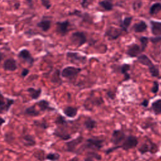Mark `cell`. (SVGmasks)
Returning a JSON list of instances; mask_svg holds the SVG:
<instances>
[{"mask_svg":"<svg viewBox=\"0 0 161 161\" xmlns=\"http://www.w3.org/2000/svg\"><path fill=\"white\" fill-rule=\"evenodd\" d=\"M160 85H161V84H160Z\"/></svg>","mask_w":161,"mask_h":161,"instance_id":"cell-48","label":"cell"},{"mask_svg":"<svg viewBox=\"0 0 161 161\" xmlns=\"http://www.w3.org/2000/svg\"><path fill=\"white\" fill-rule=\"evenodd\" d=\"M29 73V70L27 69H24L22 72V77H26Z\"/></svg>","mask_w":161,"mask_h":161,"instance_id":"cell-42","label":"cell"},{"mask_svg":"<svg viewBox=\"0 0 161 161\" xmlns=\"http://www.w3.org/2000/svg\"><path fill=\"white\" fill-rule=\"evenodd\" d=\"M4 29V27H0V33H1V32L2 31H3Z\"/></svg>","mask_w":161,"mask_h":161,"instance_id":"cell-47","label":"cell"},{"mask_svg":"<svg viewBox=\"0 0 161 161\" xmlns=\"http://www.w3.org/2000/svg\"><path fill=\"white\" fill-rule=\"evenodd\" d=\"M66 55L67 59L73 62L84 63L86 61V57L82 56L78 52H69L67 53Z\"/></svg>","mask_w":161,"mask_h":161,"instance_id":"cell-13","label":"cell"},{"mask_svg":"<svg viewBox=\"0 0 161 161\" xmlns=\"http://www.w3.org/2000/svg\"><path fill=\"white\" fill-rule=\"evenodd\" d=\"M149 73L152 77H158L159 76V69L154 66V67L149 69Z\"/></svg>","mask_w":161,"mask_h":161,"instance_id":"cell-35","label":"cell"},{"mask_svg":"<svg viewBox=\"0 0 161 161\" xmlns=\"http://www.w3.org/2000/svg\"><path fill=\"white\" fill-rule=\"evenodd\" d=\"M34 157L39 160H43L45 159V153L42 150H38L34 154Z\"/></svg>","mask_w":161,"mask_h":161,"instance_id":"cell-32","label":"cell"},{"mask_svg":"<svg viewBox=\"0 0 161 161\" xmlns=\"http://www.w3.org/2000/svg\"><path fill=\"white\" fill-rule=\"evenodd\" d=\"M34 124L35 125L38 126V127H42L43 129H46V128H47V125L46 124V121H38V120H36L34 122Z\"/></svg>","mask_w":161,"mask_h":161,"instance_id":"cell-37","label":"cell"},{"mask_svg":"<svg viewBox=\"0 0 161 161\" xmlns=\"http://www.w3.org/2000/svg\"><path fill=\"white\" fill-rule=\"evenodd\" d=\"M23 140H24V145L25 146L27 147H32L36 144V141L34 139V138L31 136L30 135L26 134L23 137Z\"/></svg>","mask_w":161,"mask_h":161,"instance_id":"cell-23","label":"cell"},{"mask_svg":"<svg viewBox=\"0 0 161 161\" xmlns=\"http://www.w3.org/2000/svg\"><path fill=\"white\" fill-rule=\"evenodd\" d=\"M151 108L156 115L161 114V99L154 101L152 103Z\"/></svg>","mask_w":161,"mask_h":161,"instance_id":"cell-24","label":"cell"},{"mask_svg":"<svg viewBox=\"0 0 161 161\" xmlns=\"http://www.w3.org/2000/svg\"><path fill=\"white\" fill-rule=\"evenodd\" d=\"M122 30L110 27L107 28L105 32V36L110 40H116L122 35Z\"/></svg>","mask_w":161,"mask_h":161,"instance_id":"cell-9","label":"cell"},{"mask_svg":"<svg viewBox=\"0 0 161 161\" xmlns=\"http://www.w3.org/2000/svg\"><path fill=\"white\" fill-rule=\"evenodd\" d=\"M151 41L153 43H159V42L161 41V37L159 36L157 37H152L151 38Z\"/></svg>","mask_w":161,"mask_h":161,"instance_id":"cell-40","label":"cell"},{"mask_svg":"<svg viewBox=\"0 0 161 161\" xmlns=\"http://www.w3.org/2000/svg\"><path fill=\"white\" fill-rule=\"evenodd\" d=\"M88 156L91 157L93 159H96L98 160H101V156L95 151H89L88 153Z\"/></svg>","mask_w":161,"mask_h":161,"instance_id":"cell-34","label":"cell"},{"mask_svg":"<svg viewBox=\"0 0 161 161\" xmlns=\"http://www.w3.org/2000/svg\"><path fill=\"white\" fill-rule=\"evenodd\" d=\"M120 72L122 74L124 75V78H125V81L130 79V75L128 73V70L130 69V65L128 64H125L124 65H122L120 67Z\"/></svg>","mask_w":161,"mask_h":161,"instance_id":"cell-25","label":"cell"},{"mask_svg":"<svg viewBox=\"0 0 161 161\" xmlns=\"http://www.w3.org/2000/svg\"><path fill=\"white\" fill-rule=\"evenodd\" d=\"M132 28L136 33H142L147 29V25L144 21H140L137 23L134 24Z\"/></svg>","mask_w":161,"mask_h":161,"instance_id":"cell-18","label":"cell"},{"mask_svg":"<svg viewBox=\"0 0 161 161\" xmlns=\"http://www.w3.org/2000/svg\"><path fill=\"white\" fill-rule=\"evenodd\" d=\"M159 83L157 81H154L153 84V86L152 88L151 91L153 93L156 94L159 91Z\"/></svg>","mask_w":161,"mask_h":161,"instance_id":"cell-38","label":"cell"},{"mask_svg":"<svg viewBox=\"0 0 161 161\" xmlns=\"http://www.w3.org/2000/svg\"><path fill=\"white\" fill-rule=\"evenodd\" d=\"M4 123H5V120L3 118H2L1 117H0V126L4 124Z\"/></svg>","mask_w":161,"mask_h":161,"instance_id":"cell-44","label":"cell"},{"mask_svg":"<svg viewBox=\"0 0 161 161\" xmlns=\"http://www.w3.org/2000/svg\"><path fill=\"white\" fill-rule=\"evenodd\" d=\"M69 22L66 20L64 22H58L56 23V32L62 36L65 35L69 31Z\"/></svg>","mask_w":161,"mask_h":161,"instance_id":"cell-10","label":"cell"},{"mask_svg":"<svg viewBox=\"0 0 161 161\" xmlns=\"http://www.w3.org/2000/svg\"><path fill=\"white\" fill-rule=\"evenodd\" d=\"M3 57H4V55L1 52H0V62H1L3 59Z\"/></svg>","mask_w":161,"mask_h":161,"instance_id":"cell-46","label":"cell"},{"mask_svg":"<svg viewBox=\"0 0 161 161\" xmlns=\"http://www.w3.org/2000/svg\"><path fill=\"white\" fill-rule=\"evenodd\" d=\"M132 16H128L125 17L124 20L122 21V22L120 24V27L121 28V30L123 31H125L127 32L128 27H130V25L132 23Z\"/></svg>","mask_w":161,"mask_h":161,"instance_id":"cell-26","label":"cell"},{"mask_svg":"<svg viewBox=\"0 0 161 161\" xmlns=\"http://www.w3.org/2000/svg\"><path fill=\"white\" fill-rule=\"evenodd\" d=\"M137 61L140 64H142V65L148 67H149V69L155 66L154 64H153L152 62L151 61V60L149 59V58L146 55H144V54L138 56L137 57Z\"/></svg>","mask_w":161,"mask_h":161,"instance_id":"cell-16","label":"cell"},{"mask_svg":"<svg viewBox=\"0 0 161 161\" xmlns=\"http://www.w3.org/2000/svg\"><path fill=\"white\" fill-rule=\"evenodd\" d=\"M149 100H144L142 101V103H141V105H142V106H144V107H147L148 105H149Z\"/></svg>","mask_w":161,"mask_h":161,"instance_id":"cell-43","label":"cell"},{"mask_svg":"<svg viewBox=\"0 0 161 161\" xmlns=\"http://www.w3.org/2000/svg\"><path fill=\"white\" fill-rule=\"evenodd\" d=\"M18 57L20 59L23 60L25 62H26L30 65H32L34 64L35 59L34 57L31 56L30 52L27 49H23L20 52L18 53Z\"/></svg>","mask_w":161,"mask_h":161,"instance_id":"cell-12","label":"cell"},{"mask_svg":"<svg viewBox=\"0 0 161 161\" xmlns=\"http://www.w3.org/2000/svg\"><path fill=\"white\" fill-rule=\"evenodd\" d=\"M37 105L42 112L47 110H54V109L50 106L49 103L47 100H42L37 103Z\"/></svg>","mask_w":161,"mask_h":161,"instance_id":"cell-22","label":"cell"},{"mask_svg":"<svg viewBox=\"0 0 161 161\" xmlns=\"http://www.w3.org/2000/svg\"><path fill=\"white\" fill-rule=\"evenodd\" d=\"M94 0H82L81 6L84 8H88V6L91 4Z\"/></svg>","mask_w":161,"mask_h":161,"instance_id":"cell-36","label":"cell"},{"mask_svg":"<svg viewBox=\"0 0 161 161\" xmlns=\"http://www.w3.org/2000/svg\"><path fill=\"white\" fill-rule=\"evenodd\" d=\"M84 161H94L93 160V159H92L91 157H87L85 159V160H84Z\"/></svg>","mask_w":161,"mask_h":161,"instance_id":"cell-45","label":"cell"},{"mask_svg":"<svg viewBox=\"0 0 161 161\" xmlns=\"http://www.w3.org/2000/svg\"><path fill=\"white\" fill-rule=\"evenodd\" d=\"M42 4L44 6L46 9L49 10L51 7V4L49 0H41Z\"/></svg>","mask_w":161,"mask_h":161,"instance_id":"cell-39","label":"cell"},{"mask_svg":"<svg viewBox=\"0 0 161 161\" xmlns=\"http://www.w3.org/2000/svg\"><path fill=\"white\" fill-rule=\"evenodd\" d=\"M139 144L138 139L134 135H129L126 137L125 139L121 145H119L120 149H122L124 151H128L136 147Z\"/></svg>","mask_w":161,"mask_h":161,"instance_id":"cell-2","label":"cell"},{"mask_svg":"<svg viewBox=\"0 0 161 161\" xmlns=\"http://www.w3.org/2000/svg\"><path fill=\"white\" fill-rule=\"evenodd\" d=\"M142 6V2L141 1H139V2H134L133 4V8L136 10L137 8H140V6Z\"/></svg>","mask_w":161,"mask_h":161,"instance_id":"cell-41","label":"cell"},{"mask_svg":"<svg viewBox=\"0 0 161 161\" xmlns=\"http://www.w3.org/2000/svg\"><path fill=\"white\" fill-rule=\"evenodd\" d=\"M83 140L84 138L82 136H79L72 140L67 142L66 143V151L67 152L76 153L77 147L82 143Z\"/></svg>","mask_w":161,"mask_h":161,"instance_id":"cell-8","label":"cell"},{"mask_svg":"<svg viewBox=\"0 0 161 161\" xmlns=\"http://www.w3.org/2000/svg\"><path fill=\"white\" fill-rule=\"evenodd\" d=\"M126 138V135L125 132L121 130H115L112 135L111 142L114 146L120 145V144L123 143V142Z\"/></svg>","mask_w":161,"mask_h":161,"instance_id":"cell-6","label":"cell"},{"mask_svg":"<svg viewBox=\"0 0 161 161\" xmlns=\"http://www.w3.org/2000/svg\"><path fill=\"white\" fill-rule=\"evenodd\" d=\"M160 11H161V3H156L151 6L149 10V13L151 15H154L157 14Z\"/></svg>","mask_w":161,"mask_h":161,"instance_id":"cell-28","label":"cell"},{"mask_svg":"<svg viewBox=\"0 0 161 161\" xmlns=\"http://www.w3.org/2000/svg\"><path fill=\"white\" fill-rule=\"evenodd\" d=\"M55 124L57 126H60V125H66L67 124V122L66 120V119L64 118L62 116L59 115V117H57V118L55 120Z\"/></svg>","mask_w":161,"mask_h":161,"instance_id":"cell-33","label":"cell"},{"mask_svg":"<svg viewBox=\"0 0 161 161\" xmlns=\"http://www.w3.org/2000/svg\"><path fill=\"white\" fill-rule=\"evenodd\" d=\"M139 40L141 43V49H142V51L143 52V51L145 50L148 45V43H149V38L147 37L142 36L139 38Z\"/></svg>","mask_w":161,"mask_h":161,"instance_id":"cell-30","label":"cell"},{"mask_svg":"<svg viewBox=\"0 0 161 161\" xmlns=\"http://www.w3.org/2000/svg\"><path fill=\"white\" fill-rule=\"evenodd\" d=\"M27 91L32 100H37L42 94V89L39 88L36 89L34 88H28Z\"/></svg>","mask_w":161,"mask_h":161,"instance_id":"cell-19","label":"cell"},{"mask_svg":"<svg viewBox=\"0 0 161 161\" xmlns=\"http://www.w3.org/2000/svg\"><path fill=\"white\" fill-rule=\"evenodd\" d=\"M142 52L141 47L138 44L133 43L128 47L127 54L130 57H137Z\"/></svg>","mask_w":161,"mask_h":161,"instance_id":"cell-11","label":"cell"},{"mask_svg":"<svg viewBox=\"0 0 161 161\" xmlns=\"http://www.w3.org/2000/svg\"><path fill=\"white\" fill-rule=\"evenodd\" d=\"M151 28L152 34L154 35H161V22L156 21H151Z\"/></svg>","mask_w":161,"mask_h":161,"instance_id":"cell-15","label":"cell"},{"mask_svg":"<svg viewBox=\"0 0 161 161\" xmlns=\"http://www.w3.org/2000/svg\"><path fill=\"white\" fill-rule=\"evenodd\" d=\"M63 112L69 118H74L78 114V108L73 106H67L64 109Z\"/></svg>","mask_w":161,"mask_h":161,"instance_id":"cell-17","label":"cell"},{"mask_svg":"<svg viewBox=\"0 0 161 161\" xmlns=\"http://www.w3.org/2000/svg\"><path fill=\"white\" fill-rule=\"evenodd\" d=\"M67 124L57 126L54 130V135L55 136L60 138L61 140L65 141L71 139V135L68 132L67 130Z\"/></svg>","mask_w":161,"mask_h":161,"instance_id":"cell-4","label":"cell"},{"mask_svg":"<svg viewBox=\"0 0 161 161\" xmlns=\"http://www.w3.org/2000/svg\"><path fill=\"white\" fill-rule=\"evenodd\" d=\"M70 40L77 47H81L87 41L86 35L81 31H76L73 33L70 37Z\"/></svg>","mask_w":161,"mask_h":161,"instance_id":"cell-5","label":"cell"},{"mask_svg":"<svg viewBox=\"0 0 161 161\" xmlns=\"http://www.w3.org/2000/svg\"><path fill=\"white\" fill-rule=\"evenodd\" d=\"M3 69L8 71H15L17 69L16 61L12 58L6 59L3 64Z\"/></svg>","mask_w":161,"mask_h":161,"instance_id":"cell-14","label":"cell"},{"mask_svg":"<svg viewBox=\"0 0 161 161\" xmlns=\"http://www.w3.org/2000/svg\"><path fill=\"white\" fill-rule=\"evenodd\" d=\"M84 126L87 130H92L97 126V122L91 118H88L84 122Z\"/></svg>","mask_w":161,"mask_h":161,"instance_id":"cell-20","label":"cell"},{"mask_svg":"<svg viewBox=\"0 0 161 161\" xmlns=\"http://www.w3.org/2000/svg\"><path fill=\"white\" fill-rule=\"evenodd\" d=\"M103 140L98 138H90L86 140L84 149L92 150L93 151H99L103 147Z\"/></svg>","mask_w":161,"mask_h":161,"instance_id":"cell-1","label":"cell"},{"mask_svg":"<svg viewBox=\"0 0 161 161\" xmlns=\"http://www.w3.org/2000/svg\"><path fill=\"white\" fill-rule=\"evenodd\" d=\"M100 6L106 11H111L113 9V4L109 1L108 0H103V1H101L99 3Z\"/></svg>","mask_w":161,"mask_h":161,"instance_id":"cell-29","label":"cell"},{"mask_svg":"<svg viewBox=\"0 0 161 161\" xmlns=\"http://www.w3.org/2000/svg\"><path fill=\"white\" fill-rule=\"evenodd\" d=\"M150 144L144 143L142 144L138 149L139 152L142 154H145L147 152H151V154H155L157 152L158 148L156 144L153 143L152 142L149 141Z\"/></svg>","mask_w":161,"mask_h":161,"instance_id":"cell-7","label":"cell"},{"mask_svg":"<svg viewBox=\"0 0 161 161\" xmlns=\"http://www.w3.org/2000/svg\"><path fill=\"white\" fill-rule=\"evenodd\" d=\"M37 26L43 31H47L51 27V21L49 20H43L38 22Z\"/></svg>","mask_w":161,"mask_h":161,"instance_id":"cell-21","label":"cell"},{"mask_svg":"<svg viewBox=\"0 0 161 161\" xmlns=\"http://www.w3.org/2000/svg\"><path fill=\"white\" fill-rule=\"evenodd\" d=\"M61 156L59 154L57 153H49L46 156V159L50 161H57L59 160Z\"/></svg>","mask_w":161,"mask_h":161,"instance_id":"cell-31","label":"cell"},{"mask_svg":"<svg viewBox=\"0 0 161 161\" xmlns=\"http://www.w3.org/2000/svg\"><path fill=\"white\" fill-rule=\"evenodd\" d=\"M25 113L28 116H31V117H37L40 115V112L37 110L35 105L27 108L25 109Z\"/></svg>","mask_w":161,"mask_h":161,"instance_id":"cell-27","label":"cell"},{"mask_svg":"<svg viewBox=\"0 0 161 161\" xmlns=\"http://www.w3.org/2000/svg\"><path fill=\"white\" fill-rule=\"evenodd\" d=\"M81 71V69L74 66H68L64 68L61 72V76L64 78L73 79Z\"/></svg>","mask_w":161,"mask_h":161,"instance_id":"cell-3","label":"cell"}]
</instances>
